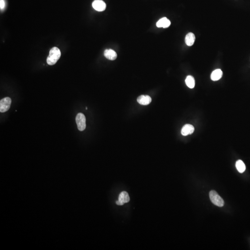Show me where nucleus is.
I'll return each mask as SVG.
<instances>
[{
    "label": "nucleus",
    "mask_w": 250,
    "mask_h": 250,
    "mask_svg": "<svg viewBox=\"0 0 250 250\" xmlns=\"http://www.w3.org/2000/svg\"><path fill=\"white\" fill-rule=\"evenodd\" d=\"M61 55V53L59 48L57 47L52 48L47 58V61L48 64L50 66L54 65L60 58Z\"/></svg>",
    "instance_id": "1"
},
{
    "label": "nucleus",
    "mask_w": 250,
    "mask_h": 250,
    "mask_svg": "<svg viewBox=\"0 0 250 250\" xmlns=\"http://www.w3.org/2000/svg\"><path fill=\"white\" fill-rule=\"evenodd\" d=\"M209 198L212 203L216 206L219 207H222L224 206V200L214 190L210 191L209 193Z\"/></svg>",
    "instance_id": "2"
},
{
    "label": "nucleus",
    "mask_w": 250,
    "mask_h": 250,
    "mask_svg": "<svg viewBox=\"0 0 250 250\" xmlns=\"http://www.w3.org/2000/svg\"><path fill=\"white\" fill-rule=\"evenodd\" d=\"M77 128L80 131H83L86 127V117L82 113H78L76 118Z\"/></svg>",
    "instance_id": "3"
},
{
    "label": "nucleus",
    "mask_w": 250,
    "mask_h": 250,
    "mask_svg": "<svg viewBox=\"0 0 250 250\" xmlns=\"http://www.w3.org/2000/svg\"><path fill=\"white\" fill-rule=\"evenodd\" d=\"M12 101L9 97H5L0 101V112L4 113L9 110Z\"/></svg>",
    "instance_id": "4"
},
{
    "label": "nucleus",
    "mask_w": 250,
    "mask_h": 250,
    "mask_svg": "<svg viewBox=\"0 0 250 250\" xmlns=\"http://www.w3.org/2000/svg\"><path fill=\"white\" fill-rule=\"evenodd\" d=\"M130 201V197L128 192L126 191H122L120 194L118 200H116V204L117 205L122 206L126 203H128Z\"/></svg>",
    "instance_id": "5"
},
{
    "label": "nucleus",
    "mask_w": 250,
    "mask_h": 250,
    "mask_svg": "<svg viewBox=\"0 0 250 250\" xmlns=\"http://www.w3.org/2000/svg\"><path fill=\"white\" fill-rule=\"evenodd\" d=\"M92 7L95 10L101 12L105 10L106 4L101 0H95L92 3Z\"/></svg>",
    "instance_id": "6"
},
{
    "label": "nucleus",
    "mask_w": 250,
    "mask_h": 250,
    "mask_svg": "<svg viewBox=\"0 0 250 250\" xmlns=\"http://www.w3.org/2000/svg\"><path fill=\"white\" fill-rule=\"evenodd\" d=\"M195 130L194 127L190 124L185 125L181 130V133L183 136H187L192 134Z\"/></svg>",
    "instance_id": "7"
},
{
    "label": "nucleus",
    "mask_w": 250,
    "mask_h": 250,
    "mask_svg": "<svg viewBox=\"0 0 250 250\" xmlns=\"http://www.w3.org/2000/svg\"><path fill=\"white\" fill-rule=\"evenodd\" d=\"M171 22L166 17H163L157 22L156 26L157 28H167L171 25Z\"/></svg>",
    "instance_id": "8"
},
{
    "label": "nucleus",
    "mask_w": 250,
    "mask_h": 250,
    "mask_svg": "<svg viewBox=\"0 0 250 250\" xmlns=\"http://www.w3.org/2000/svg\"><path fill=\"white\" fill-rule=\"evenodd\" d=\"M137 101L140 104L147 105L151 103L152 98L149 95H141L138 97Z\"/></svg>",
    "instance_id": "9"
},
{
    "label": "nucleus",
    "mask_w": 250,
    "mask_h": 250,
    "mask_svg": "<svg viewBox=\"0 0 250 250\" xmlns=\"http://www.w3.org/2000/svg\"><path fill=\"white\" fill-rule=\"evenodd\" d=\"M104 56L106 58L110 60H114L117 57V53L112 49H107L104 51Z\"/></svg>",
    "instance_id": "10"
},
{
    "label": "nucleus",
    "mask_w": 250,
    "mask_h": 250,
    "mask_svg": "<svg viewBox=\"0 0 250 250\" xmlns=\"http://www.w3.org/2000/svg\"><path fill=\"white\" fill-rule=\"evenodd\" d=\"M195 37L194 34L192 33H190L187 34L185 39V43L188 46L190 47L193 45L195 41Z\"/></svg>",
    "instance_id": "11"
},
{
    "label": "nucleus",
    "mask_w": 250,
    "mask_h": 250,
    "mask_svg": "<svg viewBox=\"0 0 250 250\" xmlns=\"http://www.w3.org/2000/svg\"><path fill=\"white\" fill-rule=\"evenodd\" d=\"M223 72L220 69H216L213 71L211 75V79L214 81H216L222 78Z\"/></svg>",
    "instance_id": "12"
},
{
    "label": "nucleus",
    "mask_w": 250,
    "mask_h": 250,
    "mask_svg": "<svg viewBox=\"0 0 250 250\" xmlns=\"http://www.w3.org/2000/svg\"><path fill=\"white\" fill-rule=\"evenodd\" d=\"M185 83L189 88L193 89L195 86V80L194 78L191 76H188L185 79Z\"/></svg>",
    "instance_id": "13"
},
{
    "label": "nucleus",
    "mask_w": 250,
    "mask_h": 250,
    "mask_svg": "<svg viewBox=\"0 0 250 250\" xmlns=\"http://www.w3.org/2000/svg\"><path fill=\"white\" fill-rule=\"evenodd\" d=\"M236 167L240 173H242L245 171L246 167L245 164L241 160H238L236 163Z\"/></svg>",
    "instance_id": "14"
},
{
    "label": "nucleus",
    "mask_w": 250,
    "mask_h": 250,
    "mask_svg": "<svg viewBox=\"0 0 250 250\" xmlns=\"http://www.w3.org/2000/svg\"><path fill=\"white\" fill-rule=\"evenodd\" d=\"M5 6V2L4 0H0V7L1 10L4 9Z\"/></svg>",
    "instance_id": "15"
},
{
    "label": "nucleus",
    "mask_w": 250,
    "mask_h": 250,
    "mask_svg": "<svg viewBox=\"0 0 250 250\" xmlns=\"http://www.w3.org/2000/svg\"><path fill=\"white\" fill-rule=\"evenodd\" d=\"M88 109V108L86 107V109Z\"/></svg>",
    "instance_id": "16"
}]
</instances>
